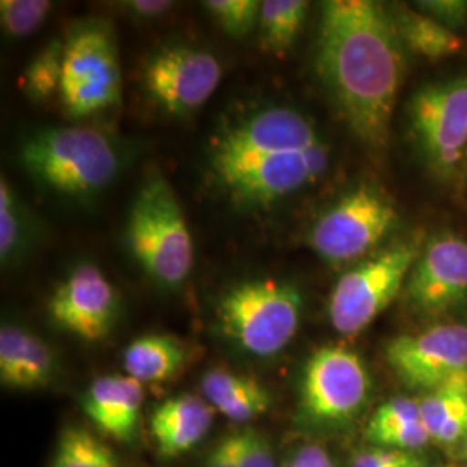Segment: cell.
Wrapping results in <instances>:
<instances>
[{
    "mask_svg": "<svg viewBox=\"0 0 467 467\" xmlns=\"http://www.w3.org/2000/svg\"><path fill=\"white\" fill-rule=\"evenodd\" d=\"M403 44L391 13L374 0L322 4L317 69L353 134L384 148L403 78Z\"/></svg>",
    "mask_w": 467,
    "mask_h": 467,
    "instance_id": "cell-1",
    "label": "cell"
},
{
    "mask_svg": "<svg viewBox=\"0 0 467 467\" xmlns=\"http://www.w3.org/2000/svg\"><path fill=\"white\" fill-rule=\"evenodd\" d=\"M329 144L300 111L268 106L225 127L208 150L217 184L243 208H268L316 184Z\"/></svg>",
    "mask_w": 467,
    "mask_h": 467,
    "instance_id": "cell-2",
    "label": "cell"
},
{
    "mask_svg": "<svg viewBox=\"0 0 467 467\" xmlns=\"http://www.w3.org/2000/svg\"><path fill=\"white\" fill-rule=\"evenodd\" d=\"M21 163L47 189L85 198L113 184L121 168V152L117 142L98 129L52 127L26 139Z\"/></svg>",
    "mask_w": 467,
    "mask_h": 467,
    "instance_id": "cell-3",
    "label": "cell"
},
{
    "mask_svg": "<svg viewBox=\"0 0 467 467\" xmlns=\"http://www.w3.org/2000/svg\"><path fill=\"white\" fill-rule=\"evenodd\" d=\"M125 243L154 283L177 287L191 275L192 235L179 198L161 173L140 185L127 218Z\"/></svg>",
    "mask_w": 467,
    "mask_h": 467,
    "instance_id": "cell-4",
    "label": "cell"
},
{
    "mask_svg": "<svg viewBox=\"0 0 467 467\" xmlns=\"http://www.w3.org/2000/svg\"><path fill=\"white\" fill-rule=\"evenodd\" d=\"M303 298L293 284L250 279L229 287L217 303L222 334L253 357H274L300 329Z\"/></svg>",
    "mask_w": 467,
    "mask_h": 467,
    "instance_id": "cell-5",
    "label": "cell"
},
{
    "mask_svg": "<svg viewBox=\"0 0 467 467\" xmlns=\"http://www.w3.org/2000/svg\"><path fill=\"white\" fill-rule=\"evenodd\" d=\"M420 251L412 243L395 244L345 272L329 296L336 333L357 336L383 314L407 283Z\"/></svg>",
    "mask_w": 467,
    "mask_h": 467,
    "instance_id": "cell-6",
    "label": "cell"
},
{
    "mask_svg": "<svg viewBox=\"0 0 467 467\" xmlns=\"http://www.w3.org/2000/svg\"><path fill=\"white\" fill-rule=\"evenodd\" d=\"M121 67L113 32L102 23L78 26L65 42L59 98L69 117L102 113L121 99Z\"/></svg>",
    "mask_w": 467,
    "mask_h": 467,
    "instance_id": "cell-7",
    "label": "cell"
},
{
    "mask_svg": "<svg viewBox=\"0 0 467 467\" xmlns=\"http://www.w3.org/2000/svg\"><path fill=\"white\" fill-rule=\"evenodd\" d=\"M397 220V208L384 191L360 185L317 218L310 231V246L326 262H351L391 233Z\"/></svg>",
    "mask_w": 467,
    "mask_h": 467,
    "instance_id": "cell-8",
    "label": "cell"
},
{
    "mask_svg": "<svg viewBox=\"0 0 467 467\" xmlns=\"http://www.w3.org/2000/svg\"><path fill=\"white\" fill-rule=\"evenodd\" d=\"M368 368L345 345H326L310 355L301 374L303 416L316 424H341L355 418L368 397Z\"/></svg>",
    "mask_w": 467,
    "mask_h": 467,
    "instance_id": "cell-9",
    "label": "cell"
},
{
    "mask_svg": "<svg viewBox=\"0 0 467 467\" xmlns=\"http://www.w3.org/2000/svg\"><path fill=\"white\" fill-rule=\"evenodd\" d=\"M142 80L148 96L163 111L187 117L215 94L222 67L208 50L171 44L150 54Z\"/></svg>",
    "mask_w": 467,
    "mask_h": 467,
    "instance_id": "cell-10",
    "label": "cell"
},
{
    "mask_svg": "<svg viewBox=\"0 0 467 467\" xmlns=\"http://www.w3.org/2000/svg\"><path fill=\"white\" fill-rule=\"evenodd\" d=\"M412 127L431 167L451 173L467 146V78L419 88L410 104Z\"/></svg>",
    "mask_w": 467,
    "mask_h": 467,
    "instance_id": "cell-11",
    "label": "cell"
},
{
    "mask_svg": "<svg viewBox=\"0 0 467 467\" xmlns=\"http://www.w3.org/2000/svg\"><path fill=\"white\" fill-rule=\"evenodd\" d=\"M389 368L412 389L428 393L467 370V326L441 324L397 336L386 347Z\"/></svg>",
    "mask_w": 467,
    "mask_h": 467,
    "instance_id": "cell-12",
    "label": "cell"
},
{
    "mask_svg": "<svg viewBox=\"0 0 467 467\" xmlns=\"http://www.w3.org/2000/svg\"><path fill=\"white\" fill-rule=\"evenodd\" d=\"M52 322L84 341L111 333L118 316V293L94 264H80L56 287L47 303Z\"/></svg>",
    "mask_w": 467,
    "mask_h": 467,
    "instance_id": "cell-13",
    "label": "cell"
},
{
    "mask_svg": "<svg viewBox=\"0 0 467 467\" xmlns=\"http://www.w3.org/2000/svg\"><path fill=\"white\" fill-rule=\"evenodd\" d=\"M409 303L424 314H441L467 300V243L455 235L434 237L419 254L405 283Z\"/></svg>",
    "mask_w": 467,
    "mask_h": 467,
    "instance_id": "cell-14",
    "label": "cell"
},
{
    "mask_svg": "<svg viewBox=\"0 0 467 467\" xmlns=\"http://www.w3.org/2000/svg\"><path fill=\"white\" fill-rule=\"evenodd\" d=\"M142 403L144 386L127 374L98 378L82 399L85 416L102 433L123 443L137 434Z\"/></svg>",
    "mask_w": 467,
    "mask_h": 467,
    "instance_id": "cell-15",
    "label": "cell"
},
{
    "mask_svg": "<svg viewBox=\"0 0 467 467\" xmlns=\"http://www.w3.org/2000/svg\"><path fill=\"white\" fill-rule=\"evenodd\" d=\"M213 407L202 397L182 393L158 405L150 416V433L160 455L175 459L192 451L212 428Z\"/></svg>",
    "mask_w": 467,
    "mask_h": 467,
    "instance_id": "cell-16",
    "label": "cell"
},
{
    "mask_svg": "<svg viewBox=\"0 0 467 467\" xmlns=\"http://www.w3.org/2000/svg\"><path fill=\"white\" fill-rule=\"evenodd\" d=\"M57 372L49 345L23 327L4 324L0 329V381L13 389H36L52 383Z\"/></svg>",
    "mask_w": 467,
    "mask_h": 467,
    "instance_id": "cell-17",
    "label": "cell"
},
{
    "mask_svg": "<svg viewBox=\"0 0 467 467\" xmlns=\"http://www.w3.org/2000/svg\"><path fill=\"white\" fill-rule=\"evenodd\" d=\"M202 399L213 410L234 422H250L267 414L272 395L254 378L223 368H212L201 379Z\"/></svg>",
    "mask_w": 467,
    "mask_h": 467,
    "instance_id": "cell-18",
    "label": "cell"
},
{
    "mask_svg": "<svg viewBox=\"0 0 467 467\" xmlns=\"http://www.w3.org/2000/svg\"><path fill=\"white\" fill-rule=\"evenodd\" d=\"M420 419L433 441L455 445L467 438V370L420 400Z\"/></svg>",
    "mask_w": 467,
    "mask_h": 467,
    "instance_id": "cell-19",
    "label": "cell"
},
{
    "mask_svg": "<svg viewBox=\"0 0 467 467\" xmlns=\"http://www.w3.org/2000/svg\"><path fill=\"white\" fill-rule=\"evenodd\" d=\"M184 345L165 334H146L134 339L123 351L127 376L139 383H163L184 368Z\"/></svg>",
    "mask_w": 467,
    "mask_h": 467,
    "instance_id": "cell-20",
    "label": "cell"
},
{
    "mask_svg": "<svg viewBox=\"0 0 467 467\" xmlns=\"http://www.w3.org/2000/svg\"><path fill=\"white\" fill-rule=\"evenodd\" d=\"M393 23L405 47L428 59H443L462 49V38L438 19L409 7L393 11Z\"/></svg>",
    "mask_w": 467,
    "mask_h": 467,
    "instance_id": "cell-21",
    "label": "cell"
},
{
    "mask_svg": "<svg viewBox=\"0 0 467 467\" xmlns=\"http://www.w3.org/2000/svg\"><path fill=\"white\" fill-rule=\"evenodd\" d=\"M310 4L305 0H265L258 19L260 44L268 52L289 49L305 25Z\"/></svg>",
    "mask_w": 467,
    "mask_h": 467,
    "instance_id": "cell-22",
    "label": "cell"
},
{
    "mask_svg": "<svg viewBox=\"0 0 467 467\" xmlns=\"http://www.w3.org/2000/svg\"><path fill=\"white\" fill-rule=\"evenodd\" d=\"M52 467H118L113 451L82 428H67L57 443Z\"/></svg>",
    "mask_w": 467,
    "mask_h": 467,
    "instance_id": "cell-23",
    "label": "cell"
},
{
    "mask_svg": "<svg viewBox=\"0 0 467 467\" xmlns=\"http://www.w3.org/2000/svg\"><path fill=\"white\" fill-rule=\"evenodd\" d=\"M30 222L25 206L17 200L11 184L0 181V258L2 264H11L19 258L28 244Z\"/></svg>",
    "mask_w": 467,
    "mask_h": 467,
    "instance_id": "cell-24",
    "label": "cell"
},
{
    "mask_svg": "<svg viewBox=\"0 0 467 467\" xmlns=\"http://www.w3.org/2000/svg\"><path fill=\"white\" fill-rule=\"evenodd\" d=\"M63 59H65V42L54 40L25 71L23 85L26 94L34 100H46L54 94H59L63 80Z\"/></svg>",
    "mask_w": 467,
    "mask_h": 467,
    "instance_id": "cell-25",
    "label": "cell"
},
{
    "mask_svg": "<svg viewBox=\"0 0 467 467\" xmlns=\"http://www.w3.org/2000/svg\"><path fill=\"white\" fill-rule=\"evenodd\" d=\"M218 26L234 38H243L258 25L262 2L258 0H208L202 4Z\"/></svg>",
    "mask_w": 467,
    "mask_h": 467,
    "instance_id": "cell-26",
    "label": "cell"
},
{
    "mask_svg": "<svg viewBox=\"0 0 467 467\" xmlns=\"http://www.w3.org/2000/svg\"><path fill=\"white\" fill-rule=\"evenodd\" d=\"M52 11L47 0H2L0 25L11 38H25L36 32Z\"/></svg>",
    "mask_w": 467,
    "mask_h": 467,
    "instance_id": "cell-27",
    "label": "cell"
},
{
    "mask_svg": "<svg viewBox=\"0 0 467 467\" xmlns=\"http://www.w3.org/2000/svg\"><path fill=\"white\" fill-rule=\"evenodd\" d=\"M414 420H420V400L409 397H395L383 403L381 407H378V410L372 414L366 436L370 438L374 434Z\"/></svg>",
    "mask_w": 467,
    "mask_h": 467,
    "instance_id": "cell-28",
    "label": "cell"
},
{
    "mask_svg": "<svg viewBox=\"0 0 467 467\" xmlns=\"http://www.w3.org/2000/svg\"><path fill=\"white\" fill-rule=\"evenodd\" d=\"M368 440L378 447H388V449L405 451H419V449L426 447L430 441H433V438L428 431V428L424 426L422 419L395 426L391 430L374 434Z\"/></svg>",
    "mask_w": 467,
    "mask_h": 467,
    "instance_id": "cell-29",
    "label": "cell"
},
{
    "mask_svg": "<svg viewBox=\"0 0 467 467\" xmlns=\"http://www.w3.org/2000/svg\"><path fill=\"white\" fill-rule=\"evenodd\" d=\"M426 461L418 451L376 447L353 455L350 467H424Z\"/></svg>",
    "mask_w": 467,
    "mask_h": 467,
    "instance_id": "cell-30",
    "label": "cell"
},
{
    "mask_svg": "<svg viewBox=\"0 0 467 467\" xmlns=\"http://www.w3.org/2000/svg\"><path fill=\"white\" fill-rule=\"evenodd\" d=\"M239 436L237 464L239 467H279L275 464L272 447L267 440L253 430H246Z\"/></svg>",
    "mask_w": 467,
    "mask_h": 467,
    "instance_id": "cell-31",
    "label": "cell"
},
{
    "mask_svg": "<svg viewBox=\"0 0 467 467\" xmlns=\"http://www.w3.org/2000/svg\"><path fill=\"white\" fill-rule=\"evenodd\" d=\"M239 436L231 434L223 438L213 451H210L206 467H239L237 464Z\"/></svg>",
    "mask_w": 467,
    "mask_h": 467,
    "instance_id": "cell-32",
    "label": "cell"
},
{
    "mask_svg": "<svg viewBox=\"0 0 467 467\" xmlns=\"http://www.w3.org/2000/svg\"><path fill=\"white\" fill-rule=\"evenodd\" d=\"M422 5V11H426L428 16L438 19L445 26L466 16V4L462 2H426Z\"/></svg>",
    "mask_w": 467,
    "mask_h": 467,
    "instance_id": "cell-33",
    "label": "cell"
},
{
    "mask_svg": "<svg viewBox=\"0 0 467 467\" xmlns=\"http://www.w3.org/2000/svg\"><path fill=\"white\" fill-rule=\"evenodd\" d=\"M291 459L298 467H336L329 451L316 443L303 445Z\"/></svg>",
    "mask_w": 467,
    "mask_h": 467,
    "instance_id": "cell-34",
    "label": "cell"
},
{
    "mask_svg": "<svg viewBox=\"0 0 467 467\" xmlns=\"http://www.w3.org/2000/svg\"><path fill=\"white\" fill-rule=\"evenodd\" d=\"M127 9L134 13L135 16L142 19H152V17L163 16L173 7V2L168 0H132L125 2Z\"/></svg>",
    "mask_w": 467,
    "mask_h": 467,
    "instance_id": "cell-35",
    "label": "cell"
},
{
    "mask_svg": "<svg viewBox=\"0 0 467 467\" xmlns=\"http://www.w3.org/2000/svg\"><path fill=\"white\" fill-rule=\"evenodd\" d=\"M279 467H298L295 464V461L293 459H287V461H284L283 464H279Z\"/></svg>",
    "mask_w": 467,
    "mask_h": 467,
    "instance_id": "cell-36",
    "label": "cell"
},
{
    "mask_svg": "<svg viewBox=\"0 0 467 467\" xmlns=\"http://www.w3.org/2000/svg\"><path fill=\"white\" fill-rule=\"evenodd\" d=\"M464 451H466V457H467V438H466V445H464Z\"/></svg>",
    "mask_w": 467,
    "mask_h": 467,
    "instance_id": "cell-37",
    "label": "cell"
},
{
    "mask_svg": "<svg viewBox=\"0 0 467 467\" xmlns=\"http://www.w3.org/2000/svg\"><path fill=\"white\" fill-rule=\"evenodd\" d=\"M443 467H455V466H443Z\"/></svg>",
    "mask_w": 467,
    "mask_h": 467,
    "instance_id": "cell-38",
    "label": "cell"
}]
</instances>
